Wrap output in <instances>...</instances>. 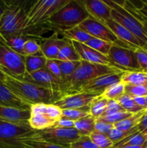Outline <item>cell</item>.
<instances>
[{"mask_svg": "<svg viewBox=\"0 0 147 148\" xmlns=\"http://www.w3.org/2000/svg\"><path fill=\"white\" fill-rule=\"evenodd\" d=\"M85 44L106 56H108L111 47L112 46V45H114L112 43L94 37L91 38L87 42L85 43Z\"/></svg>", "mask_w": 147, "mask_h": 148, "instance_id": "obj_32", "label": "cell"}, {"mask_svg": "<svg viewBox=\"0 0 147 148\" xmlns=\"http://www.w3.org/2000/svg\"><path fill=\"white\" fill-rule=\"evenodd\" d=\"M99 95L87 92H77L65 95L54 103L62 110L64 109H80L89 106L91 103Z\"/></svg>", "mask_w": 147, "mask_h": 148, "instance_id": "obj_12", "label": "cell"}, {"mask_svg": "<svg viewBox=\"0 0 147 148\" xmlns=\"http://www.w3.org/2000/svg\"><path fill=\"white\" fill-rule=\"evenodd\" d=\"M89 17L82 1L69 0L48 20L46 24L62 31L76 27Z\"/></svg>", "mask_w": 147, "mask_h": 148, "instance_id": "obj_3", "label": "cell"}, {"mask_svg": "<svg viewBox=\"0 0 147 148\" xmlns=\"http://www.w3.org/2000/svg\"><path fill=\"white\" fill-rule=\"evenodd\" d=\"M146 142V134L141 133L140 132L134 133L131 135L128 136V137L124 140H121L119 143H116L113 146H120V145H143L145 144ZM112 146V147H113Z\"/></svg>", "mask_w": 147, "mask_h": 148, "instance_id": "obj_35", "label": "cell"}, {"mask_svg": "<svg viewBox=\"0 0 147 148\" xmlns=\"http://www.w3.org/2000/svg\"><path fill=\"white\" fill-rule=\"evenodd\" d=\"M4 72V71H3ZM5 74L4 83L15 94L27 101L30 104L43 103L46 104L54 103L63 97L62 92L44 88L40 85L23 80L10 73Z\"/></svg>", "mask_w": 147, "mask_h": 148, "instance_id": "obj_1", "label": "cell"}, {"mask_svg": "<svg viewBox=\"0 0 147 148\" xmlns=\"http://www.w3.org/2000/svg\"><path fill=\"white\" fill-rule=\"evenodd\" d=\"M135 49L112 45L108 55L111 65L122 71H141L135 57Z\"/></svg>", "mask_w": 147, "mask_h": 148, "instance_id": "obj_9", "label": "cell"}, {"mask_svg": "<svg viewBox=\"0 0 147 148\" xmlns=\"http://www.w3.org/2000/svg\"><path fill=\"white\" fill-rule=\"evenodd\" d=\"M135 57L140 66V70L147 73V49L138 47L134 50Z\"/></svg>", "mask_w": 147, "mask_h": 148, "instance_id": "obj_42", "label": "cell"}, {"mask_svg": "<svg viewBox=\"0 0 147 148\" xmlns=\"http://www.w3.org/2000/svg\"><path fill=\"white\" fill-rule=\"evenodd\" d=\"M145 144L147 145V133L146 134V142H145Z\"/></svg>", "mask_w": 147, "mask_h": 148, "instance_id": "obj_57", "label": "cell"}, {"mask_svg": "<svg viewBox=\"0 0 147 148\" xmlns=\"http://www.w3.org/2000/svg\"><path fill=\"white\" fill-rule=\"evenodd\" d=\"M62 111L61 108L53 103L48 104L46 115L53 121H56L62 117Z\"/></svg>", "mask_w": 147, "mask_h": 148, "instance_id": "obj_45", "label": "cell"}, {"mask_svg": "<svg viewBox=\"0 0 147 148\" xmlns=\"http://www.w3.org/2000/svg\"><path fill=\"white\" fill-rule=\"evenodd\" d=\"M95 121L96 119L89 115L75 121L74 128L80 136H89L92 132L95 131Z\"/></svg>", "mask_w": 147, "mask_h": 148, "instance_id": "obj_26", "label": "cell"}, {"mask_svg": "<svg viewBox=\"0 0 147 148\" xmlns=\"http://www.w3.org/2000/svg\"><path fill=\"white\" fill-rule=\"evenodd\" d=\"M70 41L65 38H59L56 34H53L50 37L45 38L42 40L40 43V51L47 59L56 60L60 49Z\"/></svg>", "mask_w": 147, "mask_h": 148, "instance_id": "obj_19", "label": "cell"}, {"mask_svg": "<svg viewBox=\"0 0 147 148\" xmlns=\"http://www.w3.org/2000/svg\"><path fill=\"white\" fill-rule=\"evenodd\" d=\"M71 43L80 57L81 60L90 62V63L97 64L112 66L106 56L99 53L89 46H86L85 43L76 41H71Z\"/></svg>", "mask_w": 147, "mask_h": 148, "instance_id": "obj_18", "label": "cell"}, {"mask_svg": "<svg viewBox=\"0 0 147 148\" xmlns=\"http://www.w3.org/2000/svg\"><path fill=\"white\" fill-rule=\"evenodd\" d=\"M122 72L124 71L110 65L97 64L81 60L76 71L70 77L61 80L63 95L65 96L79 92L84 85L102 75Z\"/></svg>", "mask_w": 147, "mask_h": 148, "instance_id": "obj_2", "label": "cell"}, {"mask_svg": "<svg viewBox=\"0 0 147 148\" xmlns=\"http://www.w3.org/2000/svg\"><path fill=\"white\" fill-rule=\"evenodd\" d=\"M77 27L80 28L81 30L86 32L89 35H90L92 37L101 39V40H105V41L110 42V43H112L113 44L118 45L120 46H122V47L128 48L124 44H122L117 38L115 34L105 24L96 20H94L91 17H89L86 20L82 22Z\"/></svg>", "mask_w": 147, "mask_h": 148, "instance_id": "obj_11", "label": "cell"}, {"mask_svg": "<svg viewBox=\"0 0 147 148\" xmlns=\"http://www.w3.org/2000/svg\"><path fill=\"white\" fill-rule=\"evenodd\" d=\"M138 132V127H135L134 128H133L132 130H129V131L127 132H122L120 131V130H117L115 127H113V128L106 134L108 136V138L114 143V145L116 144V143H119L121 140H124L125 138L128 137V136L131 135V134H134V133Z\"/></svg>", "mask_w": 147, "mask_h": 148, "instance_id": "obj_38", "label": "cell"}, {"mask_svg": "<svg viewBox=\"0 0 147 148\" xmlns=\"http://www.w3.org/2000/svg\"><path fill=\"white\" fill-rule=\"evenodd\" d=\"M144 49H147V43H146V46H144Z\"/></svg>", "mask_w": 147, "mask_h": 148, "instance_id": "obj_58", "label": "cell"}, {"mask_svg": "<svg viewBox=\"0 0 147 148\" xmlns=\"http://www.w3.org/2000/svg\"><path fill=\"white\" fill-rule=\"evenodd\" d=\"M104 24L115 34L117 38L127 47L135 49L136 48L141 47L138 39L125 27L120 25L115 20L110 19Z\"/></svg>", "mask_w": 147, "mask_h": 148, "instance_id": "obj_17", "label": "cell"}, {"mask_svg": "<svg viewBox=\"0 0 147 148\" xmlns=\"http://www.w3.org/2000/svg\"><path fill=\"white\" fill-rule=\"evenodd\" d=\"M56 121L49 119L46 114L31 115L28 121L30 127L35 131H42L46 129L53 127Z\"/></svg>", "mask_w": 147, "mask_h": 148, "instance_id": "obj_25", "label": "cell"}, {"mask_svg": "<svg viewBox=\"0 0 147 148\" xmlns=\"http://www.w3.org/2000/svg\"><path fill=\"white\" fill-rule=\"evenodd\" d=\"M56 60L59 61H80V57L72 45L71 41L61 48L57 55Z\"/></svg>", "mask_w": 147, "mask_h": 148, "instance_id": "obj_30", "label": "cell"}, {"mask_svg": "<svg viewBox=\"0 0 147 148\" xmlns=\"http://www.w3.org/2000/svg\"><path fill=\"white\" fill-rule=\"evenodd\" d=\"M133 98L134 101L138 106L141 107L144 109L146 110V103H145V97H132Z\"/></svg>", "mask_w": 147, "mask_h": 148, "instance_id": "obj_52", "label": "cell"}, {"mask_svg": "<svg viewBox=\"0 0 147 148\" xmlns=\"http://www.w3.org/2000/svg\"><path fill=\"white\" fill-rule=\"evenodd\" d=\"M69 148H99L91 140L89 136H81Z\"/></svg>", "mask_w": 147, "mask_h": 148, "instance_id": "obj_43", "label": "cell"}, {"mask_svg": "<svg viewBox=\"0 0 147 148\" xmlns=\"http://www.w3.org/2000/svg\"><path fill=\"white\" fill-rule=\"evenodd\" d=\"M62 34L63 38L71 41H76L82 43H85L92 38L90 35L81 30L77 26L63 30L62 31Z\"/></svg>", "mask_w": 147, "mask_h": 148, "instance_id": "obj_28", "label": "cell"}, {"mask_svg": "<svg viewBox=\"0 0 147 148\" xmlns=\"http://www.w3.org/2000/svg\"><path fill=\"white\" fill-rule=\"evenodd\" d=\"M113 128V125L108 123L103 122L102 121L96 119L95 123V130L102 134H107Z\"/></svg>", "mask_w": 147, "mask_h": 148, "instance_id": "obj_48", "label": "cell"}, {"mask_svg": "<svg viewBox=\"0 0 147 148\" xmlns=\"http://www.w3.org/2000/svg\"><path fill=\"white\" fill-rule=\"evenodd\" d=\"M30 117V111L0 106V121L14 124H28Z\"/></svg>", "mask_w": 147, "mask_h": 148, "instance_id": "obj_20", "label": "cell"}, {"mask_svg": "<svg viewBox=\"0 0 147 148\" xmlns=\"http://www.w3.org/2000/svg\"><path fill=\"white\" fill-rule=\"evenodd\" d=\"M120 111H125L121 107V106L118 103V101H115V100H108L106 110H105V113H104L102 116L110 115V114H115V113L117 112H120Z\"/></svg>", "mask_w": 147, "mask_h": 148, "instance_id": "obj_47", "label": "cell"}, {"mask_svg": "<svg viewBox=\"0 0 147 148\" xmlns=\"http://www.w3.org/2000/svg\"><path fill=\"white\" fill-rule=\"evenodd\" d=\"M75 121L73 120L68 119L66 118H61L59 120L56 121L55 125L53 127H59V128H65V129H71L74 128Z\"/></svg>", "mask_w": 147, "mask_h": 148, "instance_id": "obj_50", "label": "cell"}, {"mask_svg": "<svg viewBox=\"0 0 147 148\" xmlns=\"http://www.w3.org/2000/svg\"><path fill=\"white\" fill-rule=\"evenodd\" d=\"M134 17L136 19L139 20L140 23L142 25L143 30H144V33H145L146 36L147 37V17L144 15L142 12H140V10L137 8H131V7H128V6H124Z\"/></svg>", "mask_w": 147, "mask_h": 148, "instance_id": "obj_44", "label": "cell"}, {"mask_svg": "<svg viewBox=\"0 0 147 148\" xmlns=\"http://www.w3.org/2000/svg\"><path fill=\"white\" fill-rule=\"evenodd\" d=\"M147 110H144V111H141L137 114H133L131 116L128 117V118L125 119L122 121H120V122L117 123V124H114L113 127L117 130H120V131L122 132H127L129 130H132L134 127H137L138 123L140 122L141 117L144 114V113Z\"/></svg>", "mask_w": 147, "mask_h": 148, "instance_id": "obj_27", "label": "cell"}, {"mask_svg": "<svg viewBox=\"0 0 147 148\" xmlns=\"http://www.w3.org/2000/svg\"><path fill=\"white\" fill-rule=\"evenodd\" d=\"M46 69L51 75H53V76L61 79V75L60 69H59L57 60H55V59H47Z\"/></svg>", "mask_w": 147, "mask_h": 148, "instance_id": "obj_46", "label": "cell"}, {"mask_svg": "<svg viewBox=\"0 0 147 148\" xmlns=\"http://www.w3.org/2000/svg\"><path fill=\"white\" fill-rule=\"evenodd\" d=\"M27 33L24 35V32L22 33L17 35H14V36H6V37H3V36H0V38L3 40V41L10 48L17 52L19 54L24 56V53H23V49H24V46L25 42L27 40H29V37L30 36H27Z\"/></svg>", "mask_w": 147, "mask_h": 148, "instance_id": "obj_21", "label": "cell"}, {"mask_svg": "<svg viewBox=\"0 0 147 148\" xmlns=\"http://www.w3.org/2000/svg\"><path fill=\"white\" fill-rule=\"evenodd\" d=\"M24 56H33L42 53L40 51V43L37 42L35 39L30 38L25 42L23 49Z\"/></svg>", "mask_w": 147, "mask_h": 148, "instance_id": "obj_41", "label": "cell"}, {"mask_svg": "<svg viewBox=\"0 0 147 148\" xmlns=\"http://www.w3.org/2000/svg\"><path fill=\"white\" fill-rule=\"evenodd\" d=\"M116 101L125 111L131 113V114H137V113H139L145 110L141 107L138 106L135 103L133 98L125 93L121 95Z\"/></svg>", "mask_w": 147, "mask_h": 148, "instance_id": "obj_31", "label": "cell"}, {"mask_svg": "<svg viewBox=\"0 0 147 148\" xmlns=\"http://www.w3.org/2000/svg\"><path fill=\"white\" fill-rule=\"evenodd\" d=\"M89 138L99 148H111L114 143L110 140L106 134H102L97 131H94L89 134Z\"/></svg>", "mask_w": 147, "mask_h": 148, "instance_id": "obj_37", "label": "cell"}, {"mask_svg": "<svg viewBox=\"0 0 147 148\" xmlns=\"http://www.w3.org/2000/svg\"><path fill=\"white\" fill-rule=\"evenodd\" d=\"M123 72L109 74L95 78L84 85L79 92H87L101 95L110 86L120 82Z\"/></svg>", "mask_w": 147, "mask_h": 148, "instance_id": "obj_14", "label": "cell"}, {"mask_svg": "<svg viewBox=\"0 0 147 148\" xmlns=\"http://www.w3.org/2000/svg\"><path fill=\"white\" fill-rule=\"evenodd\" d=\"M69 0H38L27 9L24 31L40 25L46 24L48 20L58 10L66 5Z\"/></svg>", "mask_w": 147, "mask_h": 148, "instance_id": "obj_5", "label": "cell"}, {"mask_svg": "<svg viewBox=\"0 0 147 148\" xmlns=\"http://www.w3.org/2000/svg\"><path fill=\"white\" fill-rule=\"evenodd\" d=\"M7 8V1H0V18Z\"/></svg>", "mask_w": 147, "mask_h": 148, "instance_id": "obj_54", "label": "cell"}, {"mask_svg": "<svg viewBox=\"0 0 147 148\" xmlns=\"http://www.w3.org/2000/svg\"><path fill=\"white\" fill-rule=\"evenodd\" d=\"M36 132L29 124L0 121V148H24L22 141Z\"/></svg>", "mask_w": 147, "mask_h": 148, "instance_id": "obj_7", "label": "cell"}, {"mask_svg": "<svg viewBox=\"0 0 147 148\" xmlns=\"http://www.w3.org/2000/svg\"><path fill=\"white\" fill-rule=\"evenodd\" d=\"M24 58L25 74H30L46 68L47 59L42 53L33 56H24Z\"/></svg>", "mask_w": 147, "mask_h": 148, "instance_id": "obj_23", "label": "cell"}, {"mask_svg": "<svg viewBox=\"0 0 147 148\" xmlns=\"http://www.w3.org/2000/svg\"><path fill=\"white\" fill-rule=\"evenodd\" d=\"M111 148H147V145L146 144L143 145H120V146H113Z\"/></svg>", "mask_w": 147, "mask_h": 148, "instance_id": "obj_53", "label": "cell"}, {"mask_svg": "<svg viewBox=\"0 0 147 148\" xmlns=\"http://www.w3.org/2000/svg\"><path fill=\"white\" fill-rule=\"evenodd\" d=\"M0 67L4 72L22 79L25 74L24 56L10 49L0 38Z\"/></svg>", "mask_w": 147, "mask_h": 148, "instance_id": "obj_8", "label": "cell"}, {"mask_svg": "<svg viewBox=\"0 0 147 148\" xmlns=\"http://www.w3.org/2000/svg\"><path fill=\"white\" fill-rule=\"evenodd\" d=\"M111 8V19L129 30L138 40L141 47L147 43V37L143 30L142 25L123 5L115 1H104Z\"/></svg>", "mask_w": 147, "mask_h": 148, "instance_id": "obj_6", "label": "cell"}, {"mask_svg": "<svg viewBox=\"0 0 147 148\" xmlns=\"http://www.w3.org/2000/svg\"><path fill=\"white\" fill-rule=\"evenodd\" d=\"M138 132L144 134H146L147 133V111L144 113L143 116L141 117L140 122L138 124Z\"/></svg>", "mask_w": 147, "mask_h": 148, "instance_id": "obj_51", "label": "cell"}, {"mask_svg": "<svg viewBox=\"0 0 147 148\" xmlns=\"http://www.w3.org/2000/svg\"><path fill=\"white\" fill-rule=\"evenodd\" d=\"M22 79L40 85L48 89L59 91L63 95L62 90L61 79L51 75L46 68L30 74H24Z\"/></svg>", "mask_w": 147, "mask_h": 148, "instance_id": "obj_13", "label": "cell"}, {"mask_svg": "<svg viewBox=\"0 0 147 148\" xmlns=\"http://www.w3.org/2000/svg\"><path fill=\"white\" fill-rule=\"evenodd\" d=\"M4 77H5V74H4V72H3V70L1 69V68L0 67V80L4 81Z\"/></svg>", "mask_w": 147, "mask_h": 148, "instance_id": "obj_55", "label": "cell"}, {"mask_svg": "<svg viewBox=\"0 0 147 148\" xmlns=\"http://www.w3.org/2000/svg\"><path fill=\"white\" fill-rule=\"evenodd\" d=\"M82 2L91 18L103 24L111 19V8L104 1L86 0Z\"/></svg>", "mask_w": 147, "mask_h": 148, "instance_id": "obj_16", "label": "cell"}, {"mask_svg": "<svg viewBox=\"0 0 147 148\" xmlns=\"http://www.w3.org/2000/svg\"><path fill=\"white\" fill-rule=\"evenodd\" d=\"M90 115L89 106L80 109H64L62 111V117L76 121Z\"/></svg>", "mask_w": 147, "mask_h": 148, "instance_id": "obj_36", "label": "cell"}, {"mask_svg": "<svg viewBox=\"0 0 147 148\" xmlns=\"http://www.w3.org/2000/svg\"><path fill=\"white\" fill-rule=\"evenodd\" d=\"M22 144L24 148H68L46 141L40 137L37 131L30 137L24 139Z\"/></svg>", "mask_w": 147, "mask_h": 148, "instance_id": "obj_24", "label": "cell"}, {"mask_svg": "<svg viewBox=\"0 0 147 148\" xmlns=\"http://www.w3.org/2000/svg\"><path fill=\"white\" fill-rule=\"evenodd\" d=\"M124 93H125V84L120 81L118 83L110 86L101 95L108 100L116 101Z\"/></svg>", "mask_w": 147, "mask_h": 148, "instance_id": "obj_34", "label": "cell"}, {"mask_svg": "<svg viewBox=\"0 0 147 148\" xmlns=\"http://www.w3.org/2000/svg\"><path fill=\"white\" fill-rule=\"evenodd\" d=\"M27 9L24 1H7V8L0 18V36L6 37L24 33Z\"/></svg>", "mask_w": 147, "mask_h": 148, "instance_id": "obj_4", "label": "cell"}, {"mask_svg": "<svg viewBox=\"0 0 147 148\" xmlns=\"http://www.w3.org/2000/svg\"><path fill=\"white\" fill-rule=\"evenodd\" d=\"M145 103H146V108L147 110V96L145 97Z\"/></svg>", "mask_w": 147, "mask_h": 148, "instance_id": "obj_56", "label": "cell"}, {"mask_svg": "<svg viewBox=\"0 0 147 148\" xmlns=\"http://www.w3.org/2000/svg\"><path fill=\"white\" fill-rule=\"evenodd\" d=\"M132 114H131V113L127 112V111H120V112H117L115 113V114H110V115L102 116L99 117L97 119L99 120V121H103V122L114 125V124L124 120L125 119L131 116Z\"/></svg>", "mask_w": 147, "mask_h": 148, "instance_id": "obj_39", "label": "cell"}, {"mask_svg": "<svg viewBox=\"0 0 147 148\" xmlns=\"http://www.w3.org/2000/svg\"><path fill=\"white\" fill-rule=\"evenodd\" d=\"M121 82L125 85H144L147 87V73L141 71H125L122 73Z\"/></svg>", "mask_w": 147, "mask_h": 148, "instance_id": "obj_22", "label": "cell"}, {"mask_svg": "<svg viewBox=\"0 0 147 148\" xmlns=\"http://www.w3.org/2000/svg\"><path fill=\"white\" fill-rule=\"evenodd\" d=\"M37 132L40 137L46 141L68 148L81 137L75 128L50 127L42 131H37Z\"/></svg>", "mask_w": 147, "mask_h": 148, "instance_id": "obj_10", "label": "cell"}, {"mask_svg": "<svg viewBox=\"0 0 147 148\" xmlns=\"http://www.w3.org/2000/svg\"><path fill=\"white\" fill-rule=\"evenodd\" d=\"M59 64V69H60L61 75V80L66 79L70 77L76 69L79 67L80 64V61H59L57 60Z\"/></svg>", "mask_w": 147, "mask_h": 148, "instance_id": "obj_33", "label": "cell"}, {"mask_svg": "<svg viewBox=\"0 0 147 148\" xmlns=\"http://www.w3.org/2000/svg\"><path fill=\"white\" fill-rule=\"evenodd\" d=\"M125 93L131 97L147 96V87L144 85H125Z\"/></svg>", "mask_w": 147, "mask_h": 148, "instance_id": "obj_40", "label": "cell"}, {"mask_svg": "<svg viewBox=\"0 0 147 148\" xmlns=\"http://www.w3.org/2000/svg\"><path fill=\"white\" fill-rule=\"evenodd\" d=\"M47 105L43 103H38L32 104L30 107V116L37 115V114H46Z\"/></svg>", "mask_w": 147, "mask_h": 148, "instance_id": "obj_49", "label": "cell"}, {"mask_svg": "<svg viewBox=\"0 0 147 148\" xmlns=\"http://www.w3.org/2000/svg\"><path fill=\"white\" fill-rule=\"evenodd\" d=\"M108 100L99 95L95 98L89 105V113L90 115L95 119H97L102 116L106 110Z\"/></svg>", "mask_w": 147, "mask_h": 148, "instance_id": "obj_29", "label": "cell"}, {"mask_svg": "<svg viewBox=\"0 0 147 148\" xmlns=\"http://www.w3.org/2000/svg\"><path fill=\"white\" fill-rule=\"evenodd\" d=\"M0 106L22 111H30L32 105L14 93L3 81L0 80Z\"/></svg>", "mask_w": 147, "mask_h": 148, "instance_id": "obj_15", "label": "cell"}]
</instances>
